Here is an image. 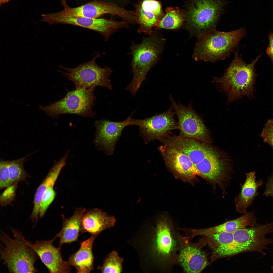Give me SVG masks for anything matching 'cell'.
Here are the masks:
<instances>
[{
  "instance_id": "cell-1",
  "label": "cell",
  "mask_w": 273,
  "mask_h": 273,
  "mask_svg": "<svg viewBox=\"0 0 273 273\" xmlns=\"http://www.w3.org/2000/svg\"><path fill=\"white\" fill-rule=\"evenodd\" d=\"M168 216L162 215L150 226L149 233L148 253L153 269L170 273L178 265L179 251L188 238L183 236Z\"/></svg>"
},
{
  "instance_id": "cell-2",
  "label": "cell",
  "mask_w": 273,
  "mask_h": 273,
  "mask_svg": "<svg viewBox=\"0 0 273 273\" xmlns=\"http://www.w3.org/2000/svg\"><path fill=\"white\" fill-rule=\"evenodd\" d=\"M234 53V58L223 76L214 77L213 80L221 91L226 94L229 102L238 100L243 96L249 98L253 96L254 66L262 55H259L247 64L239 55L238 47Z\"/></svg>"
},
{
  "instance_id": "cell-3",
  "label": "cell",
  "mask_w": 273,
  "mask_h": 273,
  "mask_svg": "<svg viewBox=\"0 0 273 273\" xmlns=\"http://www.w3.org/2000/svg\"><path fill=\"white\" fill-rule=\"evenodd\" d=\"M246 33L245 28H243L227 32L216 29L205 32L198 36L194 59L212 63L224 60L235 52Z\"/></svg>"
},
{
  "instance_id": "cell-4",
  "label": "cell",
  "mask_w": 273,
  "mask_h": 273,
  "mask_svg": "<svg viewBox=\"0 0 273 273\" xmlns=\"http://www.w3.org/2000/svg\"><path fill=\"white\" fill-rule=\"evenodd\" d=\"M13 237L3 230L0 235V259L10 273H35V266L39 258L37 254L27 243L22 233L11 228Z\"/></svg>"
},
{
  "instance_id": "cell-5",
  "label": "cell",
  "mask_w": 273,
  "mask_h": 273,
  "mask_svg": "<svg viewBox=\"0 0 273 273\" xmlns=\"http://www.w3.org/2000/svg\"><path fill=\"white\" fill-rule=\"evenodd\" d=\"M227 2L225 0H189L183 10L186 27L197 36L216 29Z\"/></svg>"
},
{
  "instance_id": "cell-6",
  "label": "cell",
  "mask_w": 273,
  "mask_h": 273,
  "mask_svg": "<svg viewBox=\"0 0 273 273\" xmlns=\"http://www.w3.org/2000/svg\"><path fill=\"white\" fill-rule=\"evenodd\" d=\"M150 35L143 37L139 44L132 42L130 47L133 77L126 89L133 96L146 79L147 74L156 62L159 55L160 40L153 32Z\"/></svg>"
},
{
  "instance_id": "cell-7",
  "label": "cell",
  "mask_w": 273,
  "mask_h": 273,
  "mask_svg": "<svg viewBox=\"0 0 273 273\" xmlns=\"http://www.w3.org/2000/svg\"><path fill=\"white\" fill-rule=\"evenodd\" d=\"M94 89L85 87L76 88L74 90L68 91L65 96L59 100L47 106L40 105L39 109L54 119L64 114L93 118L96 114L92 110L96 100Z\"/></svg>"
},
{
  "instance_id": "cell-8",
  "label": "cell",
  "mask_w": 273,
  "mask_h": 273,
  "mask_svg": "<svg viewBox=\"0 0 273 273\" xmlns=\"http://www.w3.org/2000/svg\"><path fill=\"white\" fill-rule=\"evenodd\" d=\"M99 57L98 54L91 60L74 68H66L60 65V67L65 71L60 72L74 83L76 88L95 89L100 86L111 90L112 86L109 77L112 71L108 67L102 68L97 64L96 60Z\"/></svg>"
},
{
  "instance_id": "cell-9",
  "label": "cell",
  "mask_w": 273,
  "mask_h": 273,
  "mask_svg": "<svg viewBox=\"0 0 273 273\" xmlns=\"http://www.w3.org/2000/svg\"><path fill=\"white\" fill-rule=\"evenodd\" d=\"M171 107L178 119V136L182 138L196 140L206 143L210 142L208 131L202 119L192 107V103L187 106L180 102H175L171 96Z\"/></svg>"
},
{
  "instance_id": "cell-10",
  "label": "cell",
  "mask_w": 273,
  "mask_h": 273,
  "mask_svg": "<svg viewBox=\"0 0 273 273\" xmlns=\"http://www.w3.org/2000/svg\"><path fill=\"white\" fill-rule=\"evenodd\" d=\"M273 233V221L263 224H256L248 228L240 229L233 232L234 240L240 253L257 252L265 256L267 245L273 244V240L267 238Z\"/></svg>"
},
{
  "instance_id": "cell-11",
  "label": "cell",
  "mask_w": 273,
  "mask_h": 273,
  "mask_svg": "<svg viewBox=\"0 0 273 273\" xmlns=\"http://www.w3.org/2000/svg\"><path fill=\"white\" fill-rule=\"evenodd\" d=\"M175 113L171 107L168 110L145 119H132V125L139 127V135L145 144L158 140L178 129V122L174 119Z\"/></svg>"
},
{
  "instance_id": "cell-12",
  "label": "cell",
  "mask_w": 273,
  "mask_h": 273,
  "mask_svg": "<svg viewBox=\"0 0 273 273\" xmlns=\"http://www.w3.org/2000/svg\"><path fill=\"white\" fill-rule=\"evenodd\" d=\"M43 21L50 25L61 24L72 25L90 29L101 34L107 41L111 35L119 29L127 28L128 24L123 21H117L112 18H91L81 17H57L44 14Z\"/></svg>"
},
{
  "instance_id": "cell-13",
  "label": "cell",
  "mask_w": 273,
  "mask_h": 273,
  "mask_svg": "<svg viewBox=\"0 0 273 273\" xmlns=\"http://www.w3.org/2000/svg\"><path fill=\"white\" fill-rule=\"evenodd\" d=\"M51 15L57 17H81L98 18L105 14L119 16L124 21L131 18L130 11L122 8L117 5L106 1L96 0L86 3L78 7H68L58 12L50 13Z\"/></svg>"
},
{
  "instance_id": "cell-14",
  "label": "cell",
  "mask_w": 273,
  "mask_h": 273,
  "mask_svg": "<svg viewBox=\"0 0 273 273\" xmlns=\"http://www.w3.org/2000/svg\"><path fill=\"white\" fill-rule=\"evenodd\" d=\"M131 115L125 120L113 122L106 119L96 120L95 123V137L94 143L96 147L106 154L111 155L116 144L126 127L132 125Z\"/></svg>"
},
{
  "instance_id": "cell-15",
  "label": "cell",
  "mask_w": 273,
  "mask_h": 273,
  "mask_svg": "<svg viewBox=\"0 0 273 273\" xmlns=\"http://www.w3.org/2000/svg\"><path fill=\"white\" fill-rule=\"evenodd\" d=\"M56 238V236L50 240H36L34 243L26 240V242L37 254L50 272L70 273V266L63 258L61 247H57L53 244Z\"/></svg>"
},
{
  "instance_id": "cell-16",
  "label": "cell",
  "mask_w": 273,
  "mask_h": 273,
  "mask_svg": "<svg viewBox=\"0 0 273 273\" xmlns=\"http://www.w3.org/2000/svg\"><path fill=\"white\" fill-rule=\"evenodd\" d=\"M158 149L161 154L166 167L176 176L188 181L194 180L197 176L202 177L201 174L186 154L164 145L158 147Z\"/></svg>"
},
{
  "instance_id": "cell-17",
  "label": "cell",
  "mask_w": 273,
  "mask_h": 273,
  "mask_svg": "<svg viewBox=\"0 0 273 273\" xmlns=\"http://www.w3.org/2000/svg\"><path fill=\"white\" fill-rule=\"evenodd\" d=\"M203 247L199 241L192 242L186 240L178 254V265L184 272L200 273L209 264L208 255Z\"/></svg>"
},
{
  "instance_id": "cell-18",
  "label": "cell",
  "mask_w": 273,
  "mask_h": 273,
  "mask_svg": "<svg viewBox=\"0 0 273 273\" xmlns=\"http://www.w3.org/2000/svg\"><path fill=\"white\" fill-rule=\"evenodd\" d=\"M255 213L253 211H246L242 216L236 219L212 227L200 229L184 228H182L181 230L189 240L198 236H207L217 233L233 232L248 226H253L256 224L257 219Z\"/></svg>"
},
{
  "instance_id": "cell-19",
  "label": "cell",
  "mask_w": 273,
  "mask_h": 273,
  "mask_svg": "<svg viewBox=\"0 0 273 273\" xmlns=\"http://www.w3.org/2000/svg\"><path fill=\"white\" fill-rule=\"evenodd\" d=\"M199 240L204 247L211 250V262L217 259L240 253L234 240L233 232H221L212 234Z\"/></svg>"
},
{
  "instance_id": "cell-20",
  "label": "cell",
  "mask_w": 273,
  "mask_h": 273,
  "mask_svg": "<svg viewBox=\"0 0 273 273\" xmlns=\"http://www.w3.org/2000/svg\"><path fill=\"white\" fill-rule=\"evenodd\" d=\"M116 220L98 208L86 211L82 219L81 233H88L97 236L104 230L113 226Z\"/></svg>"
},
{
  "instance_id": "cell-21",
  "label": "cell",
  "mask_w": 273,
  "mask_h": 273,
  "mask_svg": "<svg viewBox=\"0 0 273 273\" xmlns=\"http://www.w3.org/2000/svg\"><path fill=\"white\" fill-rule=\"evenodd\" d=\"M96 237L92 235L81 242L79 249L70 256L67 263L70 266L75 268L77 272L90 273L93 270L94 257L93 253V246Z\"/></svg>"
},
{
  "instance_id": "cell-22",
  "label": "cell",
  "mask_w": 273,
  "mask_h": 273,
  "mask_svg": "<svg viewBox=\"0 0 273 273\" xmlns=\"http://www.w3.org/2000/svg\"><path fill=\"white\" fill-rule=\"evenodd\" d=\"M245 174V181L242 185H241V191L234 199L236 210L240 213H243L246 211L247 208L252 204L254 200L259 195L258 190L263 183L262 179L256 180L255 171Z\"/></svg>"
},
{
  "instance_id": "cell-23",
  "label": "cell",
  "mask_w": 273,
  "mask_h": 273,
  "mask_svg": "<svg viewBox=\"0 0 273 273\" xmlns=\"http://www.w3.org/2000/svg\"><path fill=\"white\" fill-rule=\"evenodd\" d=\"M69 153H66L58 162H55L42 182L37 189L35 193L34 206L30 218L36 223L39 216L40 204L42 195L48 188L53 186L62 168L65 165Z\"/></svg>"
},
{
  "instance_id": "cell-24",
  "label": "cell",
  "mask_w": 273,
  "mask_h": 273,
  "mask_svg": "<svg viewBox=\"0 0 273 273\" xmlns=\"http://www.w3.org/2000/svg\"><path fill=\"white\" fill-rule=\"evenodd\" d=\"M86 210L84 208H77L73 215L67 218L62 216V229L56 235L59 238V246L77 241L81 233L82 218Z\"/></svg>"
},
{
  "instance_id": "cell-25",
  "label": "cell",
  "mask_w": 273,
  "mask_h": 273,
  "mask_svg": "<svg viewBox=\"0 0 273 273\" xmlns=\"http://www.w3.org/2000/svg\"><path fill=\"white\" fill-rule=\"evenodd\" d=\"M134 6L136 23L139 25L138 32L151 35L153 28L157 26L160 20L152 13L145 11L142 7L140 1L134 4Z\"/></svg>"
},
{
  "instance_id": "cell-26",
  "label": "cell",
  "mask_w": 273,
  "mask_h": 273,
  "mask_svg": "<svg viewBox=\"0 0 273 273\" xmlns=\"http://www.w3.org/2000/svg\"><path fill=\"white\" fill-rule=\"evenodd\" d=\"M165 12V14L156 26L158 29H178L182 26L185 21L184 11L178 7H168L166 9Z\"/></svg>"
},
{
  "instance_id": "cell-27",
  "label": "cell",
  "mask_w": 273,
  "mask_h": 273,
  "mask_svg": "<svg viewBox=\"0 0 273 273\" xmlns=\"http://www.w3.org/2000/svg\"><path fill=\"white\" fill-rule=\"evenodd\" d=\"M124 259L120 257L116 251L111 252L107 256L102 265L97 268L102 273H121L122 271Z\"/></svg>"
},
{
  "instance_id": "cell-28",
  "label": "cell",
  "mask_w": 273,
  "mask_h": 273,
  "mask_svg": "<svg viewBox=\"0 0 273 273\" xmlns=\"http://www.w3.org/2000/svg\"><path fill=\"white\" fill-rule=\"evenodd\" d=\"M27 156L8 161V168L11 185L15 182L25 181L28 175L24 167Z\"/></svg>"
},
{
  "instance_id": "cell-29",
  "label": "cell",
  "mask_w": 273,
  "mask_h": 273,
  "mask_svg": "<svg viewBox=\"0 0 273 273\" xmlns=\"http://www.w3.org/2000/svg\"><path fill=\"white\" fill-rule=\"evenodd\" d=\"M142 8L145 11L153 13L160 20L165 15L160 2L156 0L140 1Z\"/></svg>"
},
{
  "instance_id": "cell-30",
  "label": "cell",
  "mask_w": 273,
  "mask_h": 273,
  "mask_svg": "<svg viewBox=\"0 0 273 273\" xmlns=\"http://www.w3.org/2000/svg\"><path fill=\"white\" fill-rule=\"evenodd\" d=\"M56 193L53 186L48 188L44 193L40 204L39 216L43 217L48 208L54 200Z\"/></svg>"
},
{
  "instance_id": "cell-31",
  "label": "cell",
  "mask_w": 273,
  "mask_h": 273,
  "mask_svg": "<svg viewBox=\"0 0 273 273\" xmlns=\"http://www.w3.org/2000/svg\"><path fill=\"white\" fill-rule=\"evenodd\" d=\"M11 184L8 168V161L1 159L0 161V189L9 187Z\"/></svg>"
},
{
  "instance_id": "cell-32",
  "label": "cell",
  "mask_w": 273,
  "mask_h": 273,
  "mask_svg": "<svg viewBox=\"0 0 273 273\" xmlns=\"http://www.w3.org/2000/svg\"><path fill=\"white\" fill-rule=\"evenodd\" d=\"M261 136L264 142L273 148V119L267 121L263 129Z\"/></svg>"
},
{
  "instance_id": "cell-33",
  "label": "cell",
  "mask_w": 273,
  "mask_h": 273,
  "mask_svg": "<svg viewBox=\"0 0 273 273\" xmlns=\"http://www.w3.org/2000/svg\"><path fill=\"white\" fill-rule=\"evenodd\" d=\"M263 195L267 197L273 198V172L268 178Z\"/></svg>"
},
{
  "instance_id": "cell-34",
  "label": "cell",
  "mask_w": 273,
  "mask_h": 273,
  "mask_svg": "<svg viewBox=\"0 0 273 273\" xmlns=\"http://www.w3.org/2000/svg\"><path fill=\"white\" fill-rule=\"evenodd\" d=\"M269 44L268 47L266 52L267 54L270 58L273 64V33H270L268 36Z\"/></svg>"
},
{
  "instance_id": "cell-35",
  "label": "cell",
  "mask_w": 273,
  "mask_h": 273,
  "mask_svg": "<svg viewBox=\"0 0 273 273\" xmlns=\"http://www.w3.org/2000/svg\"><path fill=\"white\" fill-rule=\"evenodd\" d=\"M61 1L62 5L64 8L67 7L69 6L66 3V0H61Z\"/></svg>"
},
{
  "instance_id": "cell-36",
  "label": "cell",
  "mask_w": 273,
  "mask_h": 273,
  "mask_svg": "<svg viewBox=\"0 0 273 273\" xmlns=\"http://www.w3.org/2000/svg\"><path fill=\"white\" fill-rule=\"evenodd\" d=\"M10 0H0V4H3L8 2Z\"/></svg>"
},
{
  "instance_id": "cell-37",
  "label": "cell",
  "mask_w": 273,
  "mask_h": 273,
  "mask_svg": "<svg viewBox=\"0 0 273 273\" xmlns=\"http://www.w3.org/2000/svg\"><path fill=\"white\" fill-rule=\"evenodd\" d=\"M271 268L272 271V272L273 273V266H271Z\"/></svg>"
}]
</instances>
